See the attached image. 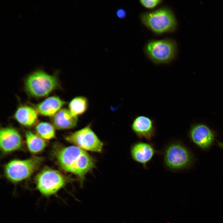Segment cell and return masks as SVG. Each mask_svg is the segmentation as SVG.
Masks as SVG:
<instances>
[{"mask_svg":"<svg viewBox=\"0 0 223 223\" xmlns=\"http://www.w3.org/2000/svg\"><path fill=\"white\" fill-rule=\"evenodd\" d=\"M57 162L64 171L79 178L82 185L86 175L95 167L94 158L86 151L74 145L63 146L55 152Z\"/></svg>","mask_w":223,"mask_h":223,"instance_id":"cell-1","label":"cell"},{"mask_svg":"<svg viewBox=\"0 0 223 223\" xmlns=\"http://www.w3.org/2000/svg\"><path fill=\"white\" fill-rule=\"evenodd\" d=\"M160 154L165 168L173 172L189 169L195 161L192 152L180 141H173L168 144Z\"/></svg>","mask_w":223,"mask_h":223,"instance_id":"cell-2","label":"cell"},{"mask_svg":"<svg viewBox=\"0 0 223 223\" xmlns=\"http://www.w3.org/2000/svg\"><path fill=\"white\" fill-rule=\"evenodd\" d=\"M59 85L57 77L42 71H37L30 75L25 82L27 91L37 97L46 96Z\"/></svg>","mask_w":223,"mask_h":223,"instance_id":"cell-3","label":"cell"},{"mask_svg":"<svg viewBox=\"0 0 223 223\" xmlns=\"http://www.w3.org/2000/svg\"><path fill=\"white\" fill-rule=\"evenodd\" d=\"M68 181L67 177L59 171L47 168L36 176L35 184L37 190L42 195L50 197L64 187Z\"/></svg>","mask_w":223,"mask_h":223,"instance_id":"cell-4","label":"cell"},{"mask_svg":"<svg viewBox=\"0 0 223 223\" xmlns=\"http://www.w3.org/2000/svg\"><path fill=\"white\" fill-rule=\"evenodd\" d=\"M142 23L153 32L162 33L173 31L177 22L173 13L169 10L161 8L141 15Z\"/></svg>","mask_w":223,"mask_h":223,"instance_id":"cell-5","label":"cell"},{"mask_svg":"<svg viewBox=\"0 0 223 223\" xmlns=\"http://www.w3.org/2000/svg\"><path fill=\"white\" fill-rule=\"evenodd\" d=\"M42 159L33 157L27 159L14 160L5 168L6 177L11 181L17 183L29 178L39 166Z\"/></svg>","mask_w":223,"mask_h":223,"instance_id":"cell-6","label":"cell"},{"mask_svg":"<svg viewBox=\"0 0 223 223\" xmlns=\"http://www.w3.org/2000/svg\"><path fill=\"white\" fill-rule=\"evenodd\" d=\"M65 139L86 151L101 152L103 150V142L89 125L69 134L65 137Z\"/></svg>","mask_w":223,"mask_h":223,"instance_id":"cell-7","label":"cell"},{"mask_svg":"<svg viewBox=\"0 0 223 223\" xmlns=\"http://www.w3.org/2000/svg\"><path fill=\"white\" fill-rule=\"evenodd\" d=\"M176 50L175 43L167 39L151 41L147 44L145 49L149 58L157 64L170 61L175 55Z\"/></svg>","mask_w":223,"mask_h":223,"instance_id":"cell-8","label":"cell"},{"mask_svg":"<svg viewBox=\"0 0 223 223\" xmlns=\"http://www.w3.org/2000/svg\"><path fill=\"white\" fill-rule=\"evenodd\" d=\"M190 141L203 150L209 149L213 145L217 136L216 132L206 124H194L188 133Z\"/></svg>","mask_w":223,"mask_h":223,"instance_id":"cell-9","label":"cell"},{"mask_svg":"<svg viewBox=\"0 0 223 223\" xmlns=\"http://www.w3.org/2000/svg\"><path fill=\"white\" fill-rule=\"evenodd\" d=\"M131 158L133 160L147 169L148 164L160 151L157 150L154 144L151 142L137 141L132 144L130 149Z\"/></svg>","mask_w":223,"mask_h":223,"instance_id":"cell-10","label":"cell"},{"mask_svg":"<svg viewBox=\"0 0 223 223\" xmlns=\"http://www.w3.org/2000/svg\"><path fill=\"white\" fill-rule=\"evenodd\" d=\"M131 127L133 132L140 139H144L150 142L155 136V121L146 116H136L133 119Z\"/></svg>","mask_w":223,"mask_h":223,"instance_id":"cell-11","label":"cell"},{"mask_svg":"<svg viewBox=\"0 0 223 223\" xmlns=\"http://www.w3.org/2000/svg\"><path fill=\"white\" fill-rule=\"evenodd\" d=\"M22 144V139L19 133L11 127L2 128L0 131V145L5 152L14 151L19 149Z\"/></svg>","mask_w":223,"mask_h":223,"instance_id":"cell-12","label":"cell"},{"mask_svg":"<svg viewBox=\"0 0 223 223\" xmlns=\"http://www.w3.org/2000/svg\"><path fill=\"white\" fill-rule=\"evenodd\" d=\"M66 102L57 96L49 97L36 106V110L40 114L50 116H54Z\"/></svg>","mask_w":223,"mask_h":223,"instance_id":"cell-13","label":"cell"},{"mask_svg":"<svg viewBox=\"0 0 223 223\" xmlns=\"http://www.w3.org/2000/svg\"><path fill=\"white\" fill-rule=\"evenodd\" d=\"M78 120L77 116L73 115L66 108L60 109L52 119L54 125L59 129L73 128L77 125Z\"/></svg>","mask_w":223,"mask_h":223,"instance_id":"cell-14","label":"cell"},{"mask_svg":"<svg viewBox=\"0 0 223 223\" xmlns=\"http://www.w3.org/2000/svg\"><path fill=\"white\" fill-rule=\"evenodd\" d=\"M37 112L33 108L27 106H22L18 108L14 117L20 124L27 126H31L37 119Z\"/></svg>","mask_w":223,"mask_h":223,"instance_id":"cell-15","label":"cell"},{"mask_svg":"<svg viewBox=\"0 0 223 223\" xmlns=\"http://www.w3.org/2000/svg\"><path fill=\"white\" fill-rule=\"evenodd\" d=\"M26 142L29 151L34 153H39L43 151L46 147L45 140L39 135L30 131L25 133Z\"/></svg>","mask_w":223,"mask_h":223,"instance_id":"cell-16","label":"cell"},{"mask_svg":"<svg viewBox=\"0 0 223 223\" xmlns=\"http://www.w3.org/2000/svg\"><path fill=\"white\" fill-rule=\"evenodd\" d=\"M88 106L87 98L82 96L74 98L70 102L69 110L73 115L77 116L84 114L87 110Z\"/></svg>","mask_w":223,"mask_h":223,"instance_id":"cell-17","label":"cell"},{"mask_svg":"<svg viewBox=\"0 0 223 223\" xmlns=\"http://www.w3.org/2000/svg\"><path fill=\"white\" fill-rule=\"evenodd\" d=\"M37 133L44 140H49L55 137V131L54 127L50 124L46 122H41L36 127Z\"/></svg>","mask_w":223,"mask_h":223,"instance_id":"cell-18","label":"cell"},{"mask_svg":"<svg viewBox=\"0 0 223 223\" xmlns=\"http://www.w3.org/2000/svg\"><path fill=\"white\" fill-rule=\"evenodd\" d=\"M162 1L160 0H141L140 1V2L144 7L151 9L160 3Z\"/></svg>","mask_w":223,"mask_h":223,"instance_id":"cell-19","label":"cell"},{"mask_svg":"<svg viewBox=\"0 0 223 223\" xmlns=\"http://www.w3.org/2000/svg\"><path fill=\"white\" fill-rule=\"evenodd\" d=\"M116 15L119 18H123L125 17L126 12L123 9H119L116 11Z\"/></svg>","mask_w":223,"mask_h":223,"instance_id":"cell-20","label":"cell"},{"mask_svg":"<svg viewBox=\"0 0 223 223\" xmlns=\"http://www.w3.org/2000/svg\"><path fill=\"white\" fill-rule=\"evenodd\" d=\"M222 147H223V143L222 144Z\"/></svg>","mask_w":223,"mask_h":223,"instance_id":"cell-21","label":"cell"}]
</instances>
